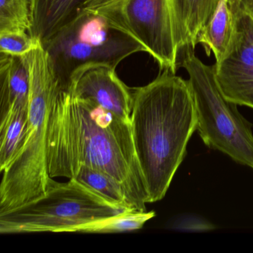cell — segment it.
I'll use <instances>...</instances> for the list:
<instances>
[{
  "label": "cell",
  "instance_id": "277c9868",
  "mask_svg": "<svg viewBox=\"0 0 253 253\" xmlns=\"http://www.w3.org/2000/svg\"><path fill=\"white\" fill-rule=\"evenodd\" d=\"M128 209L115 205L75 178L57 182L46 193L0 214V233L76 232L81 226L109 218Z\"/></svg>",
  "mask_w": 253,
  "mask_h": 253
},
{
  "label": "cell",
  "instance_id": "6da1fadb",
  "mask_svg": "<svg viewBox=\"0 0 253 253\" xmlns=\"http://www.w3.org/2000/svg\"><path fill=\"white\" fill-rule=\"evenodd\" d=\"M47 161L51 177L81 166L103 171L122 185L131 207L146 211L149 195L133 142L131 122L62 89L48 124Z\"/></svg>",
  "mask_w": 253,
  "mask_h": 253
},
{
  "label": "cell",
  "instance_id": "2e32d148",
  "mask_svg": "<svg viewBox=\"0 0 253 253\" xmlns=\"http://www.w3.org/2000/svg\"><path fill=\"white\" fill-rule=\"evenodd\" d=\"M155 216L154 211L127 210L104 220L81 226L76 232L81 233H116L132 232L141 229L145 223Z\"/></svg>",
  "mask_w": 253,
  "mask_h": 253
},
{
  "label": "cell",
  "instance_id": "7c38bea8",
  "mask_svg": "<svg viewBox=\"0 0 253 253\" xmlns=\"http://www.w3.org/2000/svg\"><path fill=\"white\" fill-rule=\"evenodd\" d=\"M179 51L195 49L202 28L214 13L219 0H169Z\"/></svg>",
  "mask_w": 253,
  "mask_h": 253
},
{
  "label": "cell",
  "instance_id": "9c48e42d",
  "mask_svg": "<svg viewBox=\"0 0 253 253\" xmlns=\"http://www.w3.org/2000/svg\"><path fill=\"white\" fill-rule=\"evenodd\" d=\"M115 69L105 65L88 66L74 75L67 89L131 122L132 91L118 78Z\"/></svg>",
  "mask_w": 253,
  "mask_h": 253
},
{
  "label": "cell",
  "instance_id": "8992f818",
  "mask_svg": "<svg viewBox=\"0 0 253 253\" xmlns=\"http://www.w3.org/2000/svg\"><path fill=\"white\" fill-rule=\"evenodd\" d=\"M63 89L75 73L88 66H117L145 48L101 14L84 11L42 44Z\"/></svg>",
  "mask_w": 253,
  "mask_h": 253
},
{
  "label": "cell",
  "instance_id": "52a82bcc",
  "mask_svg": "<svg viewBox=\"0 0 253 253\" xmlns=\"http://www.w3.org/2000/svg\"><path fill=\"white\" fill-rule=\"evenodd\" d=\"M94 13L137 41L161 70L176 74L180 51L169 0H119Z\"/></svg>",
  "mask_w": 253,
  "mask_h": 253
},
{
  "label": "cell",
  "instance_id": "e0dca14e",
  "mask_svg": "<svg viewBox=\"0 0 253 253\" xmlns=\"http://www.w3.org/2000/svg\"><path fill=\"white\" fill-rule=\"evenodd\" d=\"M31 26L30 0H0V33L29 32Z\"/></svg>",
  "mask_w": 253,
  "mask_h": 253
},
{
  "label": "cell",
  "instance_id": "7a4b0ae2",
  "mask_svg": "<svg viewBox=\"0 0 253 253\" xmlns=\"http://www.w3.org/2000/svg\"><path fill=\"white\" fill-rule=\"evenodd\" d=\"M131 128L149 203L165 196L184 159L198 119L189 81L164 71L133 88Z\"/></svg>",
  "mask_w": 253,
  "mask_h": 253
},
{
  "label": "cell",
  "instance_id": "4fadbf2b",
  "mask_svg": "<svg viewBox=\"0 0 253 253\" xmlns=\"http://www.w3.org/2000/svg\"><path fill=\"white\" fill-rule=\"evenodd\" d=\"M236 16L227 0H219L218 4L205 26L202 28L197 45L204 47L208 56L214 55L215 63L220 62L230 49L235 38Z\"/></svg>",
  "mask_w": 253,
  "mask_h": 253
},
{
  "label": "cell",
  "instance_id": "8fae6325",
  "mask_svg": "<svg viewBox=\"0 0 253 253\" xmlns=\"http://www.w3.org/2000/svg\"><path fill=\"white\" fill-rule=\"evenodd\" d=\"M30 78L23 57L0 53V120L29 105Z\"/></svg>",
  "mask_w": 253,
  "mask_h": 253
},
{
  "label": "cell",
  "instance_id": "5bb4252c",
  "mask_svg": "<svg viewBox=\"0 0 253 253\" xmlns=\"http://www.w3.org/2000/svg\"><path fill=\"white\" fill-rule=\"evenodd\" d=\"M71 178L76 179L80 183L115 205L134 210L122 185L103 171L86 166H81L74 171L69 179Z\"/></svg>",
  "mask_w": 253,
  "mask_h": 253
},
{
  "label": "cell",
  "instance_id": "ac0fdd59",
  "mask_svg": "<svg viewBox=\"0 0 253 253\" xmlns=\"http://www.w3.org/2000/svg\"><path fill=\"white\" fill-rule=\"evenodd\" d=\"M41 43L26 32L0 33V53L7 55L23 57Z\"/></svg>",
  "mask_w": 253,
  "mask_h": 253
},
{
  "label": "cell",
  "instance_id": "5b68a950",
  "mask_svg": "<svg viewBox=\"0 0 253 253\" xmlns=\"http://www.w3.org/2000/svg\"><path fill=\"white\" fill-rule=\"evenodd\" d=\"M182 66L189 75L196 109L197 130L208 147L253 169V125L237 105L222 94L213 66L203 63L192 48L185 49Z\"/></svg>",
  "mask_w": 253,
  "mask_h": 253
},
{
  "label": "cell",
  "instance_id": "30bf717a",
  "mask_svg": "<svg viewBox=\"0 0 253 253\" xmlns=\"http://www.w3.org/2000/svg\"><path fill=\"white\" fill-rule=\"evenodd\" d=\"M119 0H30L29 34L42 44L76 20L84 11L95 12Z\"/></svg>",
  "mask_w": 253,
  "mask_h": 253
},
{
  "label": "cell",
  "instance_id": "ffe728a7",
  "mask_svg": "<svg viewBox=\"0 0 253 253\" xmlns=\"http://www.w3.org/2000/svg\"><path fill=\"white\" fill-rule=\"evenodd\" d=\"M240 8L248 13L253 18V0H241Z\"/></svg>",
  "mask_w": 253,
  "mask_h": 253
},
{
  "label": "cell",
  "instance_id": "44dd1931",
  "mask_svg": "<svg viewBox=\"0 0 253 253\" xmlns=\"http://www.w3.org/2000/svg\"><path fill=\"white\" fill-rule=\"evenodd\" d=\"M227 2L235 14L240 9L241 0H227Z\"/></svg>",
  "mask_w": 253,
  "mask_h": 253
},
{
  "label": "cell",
  "instance_id": "d6986e66",
  "mask_svg": "<svg viewBox=\"0 0 253 253\" xmlns=\"http://www.w3.org/2000/svg\"><path fill=\"white\" fill-rule=\"evenodd\" d=\"M169 228L175 230L202 232L213 230L215 226L208 220L199 216L186 214L174 219L170 223Z\"/></svg>",
  "mask_w": 253,
  "mask_h": 253
},
{
  "label": "cell",
  "instance_id": "9a60e30c",
  "mask_svg": "<svg viewBox=\"0 0 253 253\" xmlns=\"http://www.w3.org/2000/svg\"><path fill=\"white\" fill-rule=\"evenodd\" d=\"M28 109L0 120V171L2 172L21 149L26 135Z\"/></svg>",
  "mask_w": 253,
  "mask_h": 253
},
{
  "label": "cell",
  "instance_id": "3957f363",
  "mask_svg": "<svg viewBox=\"0 0 253 253\" xmlns=\"http://www.w3.org/2000/svg\"><path fill=\"white\" fill-rule=\"evenodd\" d=\"M23 57L30 78L27 126L21 149L2 172L0 214L42 196L57 183L48 172L47 142L50 116L63 85L42 43Z\"/></svg>",
  "mask_w": 253,
  "mask_h": 253
},
{
  "label": "cell",
  "instance_id": "ba28073f",
  "mask_svg": "<svg viewBox=\"0 0 253 253\" xmlns=\"http://www.w3.org/2000/svg\"><path fill=\"white\" fill-rule=\"evenodd\" d=\"M235 16L232 46L213 69L223 96L237 106L253 109V18L241 8Z\"/></svg>",
  "mask_w": 253,
  "mask_h": 253
}]
</instances>
